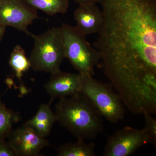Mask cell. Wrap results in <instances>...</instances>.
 I'll return each instance as SVG.
<instances>
[{"mask_svg":"<svg viewBox=\"0 0 156 156\" xmlns=\"http://www.w3.org/2000/svg\"><path fill=\"white\" fill-rule=\"evenodd\" d=\"M150 114H144L145 118V129L148 136L149 143L152 144L156 147V120L152 117Z\"/></svg>","mask_w":156,"mask_h":156,"instance_id":"16","label":"cell"},{"mask_svg":"<svg viewBox=\"0 0 156 156\" xmlns=\"http://www.w3.org/2000/svg\"><path fill=\"white\" fill-rule=\"evenodd\" d=\"M95 145L92 142L86 143L78 140L75 143H68L60 146L58 149V156H95Z\"/></svg>","mask_w":156,"mask_h":156,"instance_id":"13","label":"cell"},{"mask_svg":"<svg viewBox=\"0 0 156 156\" xmlns=\"http://www.w3.org/2000/svg\"><path fill=\"white\" fill-rule=\"evenodd\" d=\"M31 35L34 45L29 58L30 68L36 72L50 74L59 70L66 58L60 27H53L41 34Z\"/></svg>","mask_w":156,"mask_h":156,"instance_id":"4","label":"cell"},{"mask_svg":"<svg viewBox=\"0 0 156 156\" xmlns=\"http://www.w3.org/2000/svg\"><path fill=\"white\" fill-rule=\"evenodd\" d=\"M34 9L49 15L64 14L67 12L69 0H23Z\"/></svg>","mask_w":156,"mask_h":156,"instance_id":"12","label":"cell"},{"mask_svg":"<svg viewBox=\"0 0 156 156\" xmlns=\"http://www.w3.org/2000/svg\"><path fill=\"white\" fill-rule=\"evenodd\" d=\"M79 5H91L100 2V0H74Z\"/></svg>","mask_w":156,"mask_h":156,"instance_id":"18","label":"cell"},{"mask_svg":"<svg viewBox=\"0 0 156 156\" xmlns=\"http://www.w3.org/2000/svg\"><path fill=\"white\" fill-rule=\"evenodd\" d=\"M55 108L57 121L78 140L93 139L103 132L101 116L81 92L60 98Z\"/></svg>","mask_w":156,"mask_h":156,"instance_id":"2","label":"cell"},{"mask_svg":"<svg viewBox=\"0 0 156 156\" xmlns=\"http://www.w3.org/2000/svg\"><path fill=\"white\" fill-rule=\"evenodd\" d=\"M81 93L110 122L116 123L124 119L126 107L110 84L104 83L92 76H82Z\"/></svg>","mask_w":156,"mask_h":156,"instance_id":"5","label":"cell"},{"mask_svg":"<svg viewBox=\"0 0 156 156\" xmlns=\"http://www.w3.org/2000/svg\"><path fill=\"white\" fill-rule=\"evenodd\" d=\"M66 58L81 75L93 76L100 55L87 40V35L77 27L62 24L60 27Z\"/></svg>","mask_w":156,"mask_h":156,"instance_id":"3","label":"cell"},{"mask_svg":"<svg viewBox=\"0 0 156 156\" xmlns=\"http://www.w3.org/2000/svg\"><path fill=\"white\" fill-rule=\"evenodd\" d=\"M9 65L18 79L22 77L23 73L30 68L29 59L26 55L25 50L20 45L14 47L10 56Z\"/></svg>","mask_w":156,"mask_h":156,"instance_id":"15","label":"cell"},{"mask_svg":"<svg viewBox=\"0 0 156 156\" xmlns=\"http://www.w3.org/2000/svg\"><path fill=\"white\" fill-rule=\"evenodd\" d=\"M0 156H16L9 142L0 140Z\"/></svg>","mask_w":156,"mask_h":156,"instance_id":"17","label":"cell"},{"mask_svg":"<svg viewBox=\"0 0 156 156\" xmlns=\"http://www.w3.org/2000/svg\"><path fill=\"white\" fill-rule=\"evenodd\" d=\"M56 121V114L50 108V103L42 104L36 114L24 125L31 128L40 136L45 137L49 135Z\"/></svg>","mask_w":156,"mask_h":156,"instance_id":"11","label":"cell"},{"mask_svg":"<svg viewBox=\"0 0 156 156\" xmlns=\"http://www.w3.org/2000/svg\"></svg>","mask_w":156,"mask_h":156,"instance_id":"21","label":"cell"},{"mask_svg":"<svg viewBox=\"0 0 156 156\" xmlns=\"http://www.w3.org/2000/svg\"><path fill=\"white\" fill-rule=\"evenodd\" d=\"M51 75L44 86L51 97L50 103L55 98L60 99L81 92L82 76L80 74L63 72L59 70Z\"/></svg>","mask_w":156,"mask_h":156,"instance_id":"9","label":"cell"},{"mask_svg":"<svg viewBox=\"0 0 156 156\" xmlns=\"http://www.w3.org/2000/svg\"><path fill=\"white\" fill-rule=\"evenodd\" d=\"M148 143V136L144 128L126 127L109 136L102 155L130 156L137 149Z\"/></svg>","mask_w":156,"mask_h":156,"instance_id":"6","label":"cell"},{"mask_svg":"<svg viewBox=\"0 0 156 156\" xmlns=\"http://www.w3.org/2000/svg\"><path fill=\"white\" fill-rule=\"evenodd\" d=\"M103 21L95 43L101 66L125 107L156 111V0H100Z\"/></svg>","mask_w":156,"mask_h":156,"instance_id":"1","label":"cell"},{"mask_svg":"<svg viewBox=\"0 0 156 156\" xmlns=\"http://www.w3.org/2000/svg\"><path fill=\"white\" fill-rule=\"evenodd\" d=\"M5 27L0 24V41H1L5 32Z\"/></svg>","mask_w":156,"mask_h":156,"instance_id":"19","label":"cell"},{"mask_svg":"<svg viewBox=\"0 0 156 156\" xmlns=\"http://www.w3.org/2000/svg\"><path fill=\"white\" fill-rule=\"evenodd\" d=\"M1 1H2V0H0V3H1Z\"/></svg>","mask_w":156,"mask_h":156,"instance_id":"20","label":"cell"},{"mask_svg":"<svg viewBox=\"0 0 156 156\" xmlns=\"http://www.w3.org/2000/svg\"><path fill=\"white\" fill-rule=\"evenodd\" d=\"M20 119L19 114L8 108L3 103L0 96V140L8 138L13 125Z\"/></svg>","mask_w":156,"mask_h":156,"instance_id":"14","label":"cell"},{"mask_svg":"<svg viewBox=\"0 0 156 156\" xmlns=\"http://www.w3.org/2000/svg\"><path fill=\"white\" fill-rule=\"evenodd\" d=\"M74 17L76 26L87 36L98 33L103 21V12L96 4L79 5Z\"/></svg>","mask_w":156,"mask_h":156,"instance_id":"10","label":"cell"},{"mask_svg":"<svg viewBox=\"0 0 156 156\" xmlns=\"http://www.w3.org/2000/svg\"><path fill=\"white\" fill-rule=\"evenodd\" d=\"M9 143L16 156H37L44 148L50 146L45 137L40 136L26 125L11 131Z\"/></svg>","mask_w":156,"mask_h":156,"instance_id":"8","label":"cell"},{"mask_svg":"<svg viewBox=\"0 0 156 156\" xmlns=\"http://www.w3.org/2000/svg\"><path fill=\"white\" fill-rule=\"evenodd\" d=\"M38 17L37 9L29 5L23 0H2L0 3V24L31 34L29 26Z\"/></svg>","mask_w":156,"mask_h":156,"instance_id":"7","label":"cell"}]
</instances>
